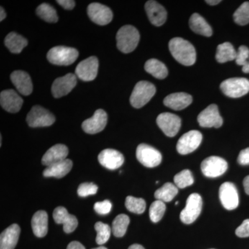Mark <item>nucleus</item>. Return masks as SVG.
I'll return each instance as SVG.
<instances>
[{
	"label": "nucleus",
	"mask_w": 249,
	"mask_h": 249,
	"mask_svg": "<svg viewBox=\"0 0 249 249\" xmlns=\"http://www.w3.org/2000/svg\"><path fill=\"white\" fill-rule=\"evenodd\" d=\"M199 125L202 127L219 128L223 124V119L216 105L212 104L204 109L197 117Z\"/></svg>",
	"instance_id": "13"
},
{
	"label": "nucleus",
	"mask_w": 249,
	"mask_h": 249,
	"mask_svg": "<svg viewBox=\"0 0 249 249\" xmlns=\"http://www.w3.org/2000/svg\"><path fill=\"white\" fill-rule=\"evenodd\" d=\"M178 201H177L176 204H175L178 205Z\"/></svg>",
	"instance_id": "52"
},
{
	"label": "nucleus",
	"mask_w": 249,
	"mask_h": 249,
	"mask_svg": "<svg viewBox=\"0 0 249 249\" xmlns=\"http://www.w3.org/2000/svg\"><path fill=\"white\" fill-rule=\"evenodd\" d=\"M107 123V113L99 109L95 111L92 117L87 119L82 124V128L86 133L97 134L106 127Z\"/></svg>",
	"instance_id": "17"
},
{
	"label": "nucleus",
	"mask_w": 249,
	"mask_h": 249,
	"mask_svg": "<svg viewBox=\"0 0 249 249\" xmlns=\"http://www.w3.org/2000/svg\"><path fill=\"white\" fill-rule=\"evenodd\" d=\"M145 9L150 22L156 27H160L165 22L167 12L160 3L150 0L145 3Z\"/></svg>",
	"instance_id": "21"
},
{
	"label": "nucleus",
	"mask_w": 249,
	"mask_h": 249,
	"mask_svg": "<svg viewBox=\"0 0 249 249\" xmlns=\"http://www.w3.org/2000/svg\"><path fill=\"white\" fill-rule=\"evenodd\" d=\"M235 234L239 237H249V219H245L235 231Z\"/></svg>",
	"instance_id": "43"
},
{
	"label": "nucleus",
	"mask_w": 249,
	"mask_h": 249,
	"mask_svg": "<svg viewBox=\"0 0 249 249\" xmlns=\"http://www.w3.org/2000/svg\"><path fill=\"white\" fill-rule=\"evenodd\" d=\"M36 14L46 22L55 23L58 22V16L56 11L50 4L43 3L36 9Z\"/></svg>",
	"instance_id": "34"
},
{
	"label": "nucleus",
	"mask_w": 249,
	"mask_h": 249,
	"mask_svg": "<svg viewBox=\"0 0 249 249\" xmlns=\"http://www.w3.org/2000/svg\"><path fill=\"white\" fill-rule=\"evenodd\" d=\"M156 88L150 82H139L134 87L129 101L132 107L139 109L147 104L155 96Z\"/></svg>",
	"instance_id": "3"
},
{
	"label": "nucleus",
	"mask_w": 249,
	"mask_h": 249,
	"mask_svg": "<svg viewBox=\"0 0 249 249\" xmlns=\"http://www.w3.org/2000/svg\"><path fill=\"white\" fill-rule=\"evenodd\" d=\"M222 92L230 98H240L249 91V80L245 78L225 80L220 85Z\"/></svg>",
	"instance_id": "5"
},
{
	"label": "nucleus",
	"mask_w": 249,
	"mask_h": 249,
	"mask_svg": "<svg viewBox=\"0 0 249 249\" xmlns=\"http://www.w3.org/2000/svg\"><path fill=\"white\" fill-rule=\"evenodd\" d=\"M140 34L132 25H124L116 34V45L119 51L124 53L133 52L138 45Z\"/></svg>",
	"instance_id": "2"
},
{
	"label": "nucleus",
	"mask_w": 249,
	"mask_h": 249,
	"mask_svg": "<svg viewBox=\"0 0 249 249\" xmlns=\"http://www.w3.org/2000/svg\"><path fill=\"white\" fill-rule=\"evenodd\" d=\"M78 55L79 53L76 49L58 46L51 49L47 57L49 61L53 65L68 66L76 61Z\"/></svg>",
	"instance_id": "4"
},
{
	"label": "nucleus",
	"mask_w": 249,
	"mask_h": 249,
	"mask_svg": "<svg viewBox=\"0 0 249 249\" xmlns=\"http://www.w3.org/2000/svg\"><path fill=\"white\" fill-rule=\"evenodd\" d=\"M178 188L172 183H166L160 189L157 190L155 193V197L157 200L163 202H170L178 195Z\"/></svg>",
	"instance_id": "32"
},
{
	"label": "nucleus",
	"mask_w": 249,
	"mask_h": 249,
	"mask_svg": "<svg viewBox=\"0 0 249 249\" xmlns=\"http://www.w3.org/2000/svg\"><path fill=\"white\" fill-rule=\"evenodd\" d=\"M69 150L63 144H57L49 149L42 159V163L48 167L54 163L67 160Z\"/></svg>",
	"instance_id": "22"
},
{
	"label": "nucleus",
	"mask_w": 249,
	"mask_h": 249,
	"mask_svg": "<svg viewBox=\"0 0 249 249\" xmlns=\"http://www.w3.org/2000/svg\"><path fill=\"white\" fill-rule=\"evenodd\" d=\"M221 1L220 0H209V1H206V2L208 4L211 5V6H214V5H217L219 4V3H220Z\"/></svg>",
	"instance_id": "50"
},
{
	"label": "nucleus",
	"mask_w": 249,
	"mask_h": 249,
	"mask_svg": "<svg viewBox=\"0 0 249 249\" xmlns=\"http://www.w3.org/2000/svg\"><path fill=\"white\" fill-rule=\"evenodd\" d=\"M0 21H3L6 17V14L2 7L0 8Z\"/></svg>",
	"instance_id": "48"
},
{
	"label": "nucleus",
	"mask_w": 249,
	"mask_h": 249,
	"mask_svg": "<svg viewBox=\"0 0 249 249\" xmlns=\"http://www.w3.org/2000/svg\"><path fill=\"white\" fill-rule=\"evenodd\" d=\"M128 249H145L142 246L138 245V244H134V245H131Z\"/></svg>",
	"instance_id": "49"
},
{
	"label": "nucleus",
	"mask_w": 249,
	"mask_h": 249,
	"mask_svg": "<svg viewBox=\"0 0 249 249\" xmlns=\"http://www.w3.org/2000/svg\"><path fill=\"white\" fill-rule=\"evenodd\" d=\"M202 199L197 193H193L188 196L186 207L180 213V219L185 224H191L195 222L201 212Z\"/></svg>",
	"instance_id": "6"
},
{
	"label": "nucleus",
	"mask_w": 249,
	"mask_h": 249,
	"mask_svg": "<svg viewBox=\"0 0 249 249\" xmlns=\"http://www.w3.org/2000/svg\"><path fill=\"white\" fill-rule=\"evenodd\" d=\"M98 60L91 56L80 62L76 68V76L83 81H91L98 74Z\"/></svg>",
	"instance_id": "15"
},
{
	"label": "nucleus",
	"mask_w": 249,
	"mask_h": 249,
	"mask_svg": "<svg viewBox=\"0 0 249 249\" xmlns=\"http://www.w3.org/2000/svg\"><path fill=\"white\" fill-rule=\"evenodd\" d=\"M4 44L11 53H19L22 52L24 47H27L28 41L22 36L11 32L6 36Z\"/></svg>",
	"instance_id": "29"
},
{
	"label": "nucleus",
	"mask_w": 249,
	"mask_h": 249,
	"mask_svg": "<svg viewBox=\"0 0 249 249\" xmlns=\"http://www.w3.org/2000/svg\"><path fill=\"white\" fill-rule=\"evenodd\" d=\"M201 169L202 173L207 178H218L226 173L228 169V163L224 159L213 156L203 160Z\"/></svg>",
	"instance_id": "9"
},
{
	"label": "nucleus",
	"mask_w": 249,
	"mask_h": 249,
	"mask_svg": "<svg viewBox=\"0 0 249 249\" xmlns=\"http://www.w3.org/2000/svg\"><path fill=\"white\" fill-rule=\"evenodd\" d=\"M166 206L164 202L160 200L154 201L150 207L149 214L150 219L152 222L157 223L160 222L162 217L164 215Z\"/></svg>",
	"instance_id": "39"
},
{
	"label": "nucleus",
	"mask_w": 249,
	"mask_h": 249,
	"mask_svg": "<svg viewBox=\"0 0 249 249\" xmlns=\"http://www.w3.org/2000/svg\"><path fill=\"white\" fill-rule=\"evenodd\" d=\"M95 230L97 232L96 242L98 245H103L109 240L111 235V228L108 224L98 222L95 224Z\"/></svg>",
	"instance_id": "36"
},
{
	"label": "nucleus",
	"mask_w": 249,
	"mask_h": 249,
	"mask_svg": "<svg viewBox=\"0 0 249 249\" xmlns=\"http://www.w3.org/2000/svg\"><path fill=\"white\" fill-rule=\"evenodd\" d=\"M0 104L5 110L14 114L20 110L23 99L14 90H4L0 93Z\"/></svg>",
	"instance_id": "20"
},
{
	"label": "nucleus",
	"mask_w": 249,
	"mask_h": 249,
	"mask_svg": "<svg viewBox=\"0 0 249 249\" xmlns=\"http://www.w3.org/2000/svg\"><path fill=\"white\" fill-rule=\"evenodd\" d=\"M88 14L92 22L98 25H107L113 18L111 10L100 3H91L88 8Z\"/></svg>",
	"instance_id": "14"
},
{
	"label": "nucleus",
	"mask_w": 249,
	"mask_h": 249,
	"mask_svg": "<svg viewBox=\"0 0 249 249\" xmlns=\"http://www.w3.org/2000/svg\"><path fill=\"white\" fill-rule=\"evenodd\" d=\"M145 70L157 79H164L168 74V69L164 64L155 58L145 62Z\"/></svg>",
	"instance_id": "30"
},
{
	"label": "nucleus",
	"mask_w": 249,
	"mask_h": 249,
	"mask_svg": "<svg viewBox=\"0 0 249 249\" xmlns=\"http://www.w3.org/2000/svg\"><path fill=\"white\" fill-rule=\"evenodd\" d=\"M55 121L53 114L39 106H34L27 116V124L31 127H48Z\"/></svg>",
	"instance_id": "7"
},
{
	"label": "nucleus",
	"mask_w": 249,
	"mask_h": 249,
	"mask_svg": "<svg viewBox=\"0 0 249 249\" xmlns=\"http://www.w3.org/2000/svg\"><path fill=\"white\" fill-rule=\"evenodd\" d=\"M157 124L167 137H173L178 134L181 128V120L175 114L165 112L158 116Z\"/></svg>",
	"instance_id": "11"
},
{
	"label": "nucleus",
	"mask_w": 249,
	"mask_h": 249,
	"mask_svg": "<svg viewBox=\"0 0 249 249\" xmlns=\"http://www.w3.org/2000/svg\"><path fill=\"white\" fill-rule=\"evenodd\" d=\"M53 217L56 224H63V230L66 233H71L78 227V219L74 215L69 213L65 207L59 206L53 211Z\"/></svg>",
	"instance_id": "19"
},
{
	"label": "nucleus",
	"mask_w": 249,
	"mask_h": 249,
	"mask_svg": "<svg viewBox=\"0 0 249 249\" xmlns=\"http://www.w3.org/2000/svg\"><path fill=\"white\" fill-rule=\"evenodd\" d=\"M98 186L93 183H83L78 188V195L81 197H86L96 194Z\"/></svg>",
	"instance_id": "41"
},
{
	"label": "nucleus",
	"mask_w": 249,
	"mask_h": 249,
	"mask_svg": "<svg viewBox=\"0 0 249 249\" xmlns=\"http://www.w3.org/2000/svg\"><path fill=\"white\" fill-rule=\"evenodd\" d=\"M126 208L131 213L136 214L143 213L146 209V203L142 198L134 197L132 196H127L125 199Z\"/></svg>",
	"instance_id": "35"
},
{
	"label": "nucleus",
	"mask_w": 249,
	"mask_h": 249,
	"mask_svg": "<svg viewBox=\"0 0 249 249\" xmlns=\"http://www.w3.org/2000/svg\"><path fill=\"white\" fill-rule=\"evenodd\" d=\"M130 219L128 216L124 214H121L114 219L112 222V231L116 237H122L127 231Z\"/></svg>",
	"instance_id": "33"
},
{
	"label": "nucleus",
	"mask_w": 249,
	"mask_h": 249,
	"mask_svg": "<svg viewBox=\"0 0 249 249\" xmlns=\"http://www.w3.org/2000/svg\"><path fill=\"white\" fill-rule=\"evenodd\" d=\"M67 249H85L84 246L77 241H73L67 246Z\"/></svg>",
	"instance_id": "46"
},
{
	"label": "nucleus",
	"mask_w": 249,
	"mask_h": 249,
	"mask_svg": "<svg viewBox=\"0 0 249 249\" xmlns=\"http://www.w3.org/2000/svg\"><path fill=\"white\" fill-rule=\"evenodd\" d=\"M76 83V76L73 73H67L65 76L57 78L52 85V95L56 98L66 96L75 88Z\"/></svg>",
	"instance_id": "16"
},
{
	"label": "nucleus",
	"mask_w": 249,
	"mask_h": 249,
	"mask_svg": "<svg viewBox=\"0 0 249 249\" xmlns=\"http://www.w3.org/2000/svg\"><path fill=\"white\" fill-rule=\"evenodd\" d=\"M112 204L109 200H105L96 202L94 204V210L100 214H107L110 213Z\"/></svg>",
	"instance_id": "42"
},
{
	"label": "nucleus",
	"mask_w": 249,
	"mask_h": 249,
	"mask_svg": "<svg viewBox=\"0 0 249 249\" xmlns=\"http://www.w3.org/2000/svg\"><path fill=\"white\" fill-rule=\"evenodd\" d=\"M136 156L139 161L147 168H155L161 163L162 155L160 152L147 144H140L137 147Z\"/></svg>",
	"instance_id": "8"
},
{
	"label": "nucleus",
	"mask_w": 249,
	"mask_h": 249,
	"mask_svg": "<svg viewBox=\"0 0 249 249\" xmlns=\"http://www.w3.org/2000/svg\"><path fill=\"white\" fill-rule=\"evenodd\" d=\"M237 162L242 165H249V147L244 149L239 154Z\"/></svg>",
	"instance_id": "44"
},
{
	"label": "nucleus",
	"mask_w": 249,
	"mask_h": 249,
	"mask_svg": "<svg viewBox=\"0 0 249 249\" xmlns=\"http://www.w3.org/2000/svg\"><path fill=\"white\" fill-rule=\"evenodd\" d=\"M219 199L222 206L229 211L237 209L239 205V196L237 188L231 182L222 184L219 191Z\"/></svg>",
	"instance_id": "12"
},
{
	"label": "nucleus",
	"mask_w": 249,
	"mask_h": 249,
	"mask_svg": "<svg viewBox=\"0 0 249 249\" xmlns=\"http://www.w3.org/2000/svg\"><path fill=\"white\" fill-rule=\"evenodd\" d=\"M169 50L174 58L181 65L191 66L196 63V49L188 41L181 37H174L169 42Z\"/></svg>",
	"instance_id": "1"
},
{
	"label": "nucleus",
	"mask_w": 249,
	"mask_h": 249,
	"mask_svg": "<svg viewBox=\"0 0 249 249\" xmlns=\"http://www.w3.org/2000/svg\"><path fill=\"white\" fill-rule=\"evenodd\" d=\"M107 249V248H106V247H97V248H94V249Z\"/></svg>",
	"instance_id": "51"
},
{
	"label": "nucleus",
	"mask_w": 249,
	"mask_h": 249,
	"mask_svg": "<svg viewBox=\"0 0 249 249\" xmlns=\"http://www.w3.org/2000/svg\"><path fill=\"white\" fill-rule=\"evenodd\" d=\"M202 134L197 130H191L181 136L177 144V150L185 155L194 152L202 142Z\"/></svg>",
	"instance_id": "10"
},
{
	"label": "nucleus",
	"mask_w": 249,
	"mask_h": 249,
	"mask_svg": "<svg viewBox=\"0 0 249 249\" xmlns=\"http://www.w3.org/2000/svg\"><path fill=\"white\" fill-rule=\"evenodd\" d=\"M244 188H245L246 193L249 196V175L246 177L243 181Z\"/></svg>",
	"instance_id": "47"
},
{
	"label": "nucleus",
	"mask_w": 249,
	"mask_h": 249,
	"mask_svg": "<svg viewBox=\"0 0 249 249\" xmlns=\"http://www.w3.org/2000/svg\"></svg>",
	"instance_id": "53"
},
{
	"label": "nucleus",
	"mask_w": 249,
	"mask_h": 249,
	"mask_svg": "<svg viewBox=\"0 0 249 249\" xmlns=\"http://www.w3.org/2000/svg\"><path fill=\"white\" fill-rule=\"evenodd\" d=\"M11 80L21 94L29 96L33 91V84L30 76L24 71H15L11 73Z\"/></svg>",
	"instance_id": "23"
},
{
	"label": "nucleus",
	"mask_w": 249,
	"mask_h": 249,
	"mask_svg": "<svg viewBox=\"0 0 249 249\" xmlns=\"http://www.w3.org/2000/svg\"><path fill=\"white\" fill-rule=\"evenodd\" d=\"M20 228L14 224L5 229L0 235V249H15L19 240Z\"/></svg>",
	"instance_id": "25"
},
{
	"label": "nucleus",
	"mask_w": 249,
	"mask_h": 249,
	"mask_svg": "<svg viewBox=\"0 0 249 249\" xmlns=\"http://www.w3.org/2000/svg\"><path fill=\"white\" fill-rule=\"evenodd\" d=\"M193 102V97L188 93L178 92L168 95L163 100V104L174 110H181Z\"/></svg>",
	"instance_id": "24"
},
{
	"label": "nucleus",
	"mask_w": 249,
	"mask_h": 249,
	"mask_svg": "<svg viewBox=\"0 0 249 249\" xmlns=\"http://www.w3.org/2000/svg\"><path fill=\"white\" fill-rule=\"evenodd\" d=\"M58 4H60L62 7L67 10H72L74 8L76 3L73 0H58L56 1Z\"/></svg>",
	"instance_id": "45"
},
{
	"label": "nucleus",
	"mask_w": 249,
	"mask_h": 249,
	"mask_svg": "<svg viewBox=\"0 0 249 249\" xmlns=\"http://www.w3.org/2000/svg\"><path fill=\"white\" fill-rule=\"evenodd\" d=\"M174 182L178 188H184L193 184L194 178L189 170H183L175 175Z\"/></svg>",
	"instance_id": "37"
},
{
	"label": "nucleus",
	"mask_w": 249,
	"mask_h": 249,
	"mask_svg": "<svg viewBox=\"0 0 249 249\" xmlns=\"http://www.w3.org/2000/svg\"><path fill=\"white\" fill-rule=\"evenodd\" d=\"M31 227L36 237H44L47 235L48 232V214L45 211H37L34 214Z\"/></svg>",
	"instance_id": "27"
},
{
	"label": "nucleus",
	"mask_w": 249,
	"mask_h": 249,
	"mask_svg": "<svg viewBox=\"0 0 249 249\" xmlns=\"http://www.w3.org/2000/svg\"><path fill=\"white\" fill-rule=\"evenodd\" d=\"M124 156L120 152L113 149H106L98 155V161L107 169L114 170L124 164Z\"/></svg>",
	"instance_id": "18"
},
{
	"label": "nucleus",
	"mask_w": 249,
	"mask_h": 249,
	"mask_svg": "<svg viewBox=\"0 0 249 249\" xmlns=\"http://www.w3.org/2000/svg\"><path fill=\"white\" fill-rule=\"evenodd\" d=\"M190 27L192 31L199 35L211 37L213 35V29L204 18L199 14L192 15L189 20Z\"/></svg>",
	"instance_id": "28"
},
{
	"label": "nucleus",
	"mask_w": 249,
	"mask_h": 249,
	"mask_svg": "<svg viewBox=\"0 0 249 249\" xmlns=\"http://www.w3.org/2000/svg\"><path fill=\"white\" fill-rule=\"evenodd\" d=\"M237 52L230 42H224L218 45L216 52V60L219 63H224L235 60Z\"/></svg>",
	"instance_id": "31"
},
{
	"label": "nucleus",
	"mask_w": 249,
	"mask_h": 249,
	"mask_svg": "<svg viewBox=\"0 0 249 249\" xmlns=\"http://www.w3.org/2000/svg\"><path fill=\"white\" fill-rule=\"evenodd\" d=\"M72 166L73 162L67 159L47 167L43 171V175L45 178H62L71 171Z\"/></svg>",
	"instance_id": "26"
},
{
	"label": "nucleus",
	"mask_w": 249,
	"mask_h": 249,
	"mask_svg": "<svg viewBox=\"0 0 249 249\" xmlns=\"http://www.w3.org/2000/svg\"><path fill=\"white\" fill-rule=\"evenodd\" d=\"M236 64L242 66V71L249 73V49L246 46H240L237 52Z\"/></svg>",
	"instance_id": "40"
},
{
	"label": "nucleus",
	"mask_w": 249,
	"mask_h": 249,
	"mask_svg": "<svg viewBox=\"0 0 249 249\" xmlns=\"http://www.w3.org/2000/svg\"><path fill=\"white\" fill-rule=\"evenodd\" d=\"M234 21L241 26L247 25L249 23V1H245L236 10L233 14Z\"/></svg>",
	"instance_id": "38"
}]
</instances>
